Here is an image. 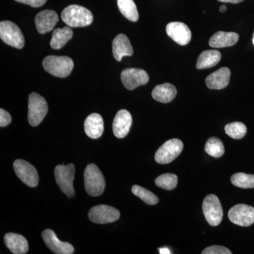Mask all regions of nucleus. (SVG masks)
I'll list each match as a JSON object with an SVG mask.
<instances>
[{"mask_svg":"<svg viewBox=\"0 0 254 254\" xmlns=\"http://www.w3.org/2000/svg\"><path fill=\"white\" fill-rule=\"evenodd\" d=\"M62 19L69 27H85L93 21L91 11L79 5H69L63 10Z\"/></svg>","mask_w":254,"mask_h":254,"instance_id":"f257e3e1","label":"nucleus"},{"mask_svg":"<svg viewBox=\"0 0 254 254\" xmlns=\"http://www.w3.org/2000/svg\"><path fill=\"white\" fill-rule=\"evenodd\" d=\"M43 66L47 72L59 78L67 77L73 68V62L66 56L46 57L43 62Z\"/></svg>","mask_w":254,"mask_h":254,"instance_id":"f03ea898","label":"nucleus"},{"mask_svg":"<svg viewBox=\"0 0 254 254\" xmlns=\"http://www.w3.org/2000/svg\"><path fill=\"white\" fill-rule=\"evenodd\" d=\"M84 183L86 192L92 196L103 194L105 188V177L95 164H90L84 172Z\"/></svg>","mask_w":254,"mask_h":254,"instance_id":"7ed1b4c3","label":"nucleus"},{"mask_svg":"<svg viewBox=\"0 0 254 254\" xmlns=\"http://www.w3.org/2000/svg\"><path fill=\"white\" fill-rule=\"evenodd\" d=\"M48 112L46 99L41 95L32 93L28 98V123L32 127H36L44 120Z\"/></svg>","mask_w":254,"mask_h":254,"instance_id":"20e7f679","label":"nucleus"},{"mask_svg":"<svg viewBox=\"0 0 254 254\" xmlns=\"http://www.w3.org/2000/svg\"><path fill=\"white\" fill-rule=\"evenodd\" d=\"M0 38L6 44L17 49H21L24 46L25 39L22 32L17 25L11 21H1Z\"/></svg>","mask_w":254,"mask_h":254,"instance_id":"39448f33","label":"nucleus"},{"mask_svg":"<svg viewBox=\"0 0 254 254\" xmlns=\"http://www.w3.org/2000/svg\"><path fill=\"white\" fill-rule=\"evenodd\" d=\"M202 208L205 220L210 226L220 225L223 218V210L218 196L214 194L207 195L203 200Z\"/></svg>","mask_w":254,"mask_h":254,"instance_id":"423d86ee","label":"nucleus"},{"mask_svg":"<svg viewBox=\"0 0 254 254\" xmlns=\"http://www.w3.org/2000/svg\"><path fill=\"white\" fill-rule=\"evenodd\" d=\"M55 179L60 190L68 197L74 195L73 180L75 175V166L73 164L67 165H58L55 169Z\"/></svg>","mask_w":254,"mask_h":254,"instance_id":"0eeeda50","label":"nucleus"},{"mask_svg":"<svg viewBox=\"0 0 254 254\" xmlns=\"http://www.w3.org/2000/svg\"><path fill=\"white\" fill-rule=\"evenodd\" d=\"M183 148V143L180 139L168 140L157 150L155 155V161L161 165L170 163L181 154Z\"/></svg>","mask_w":254,"mask_h":254,"instance_id":"6e6552de","label":"nucleus"},{"mask_svg":"<svg viewBox=\"0 0 254 254\" xmlns=\"http://www.w3.org/2000/svg\"><path fill=\"white\" fill-rule=\"evenodd\" d=\"M228 217L235 225L250 227L254 223V208L246 204L234 205L229 210Z\"/></svg>","mask_w":254,"mask_h":254,"instance_id":"1a4fd4ad","label":"nucleus"},{"mask_svg":"<svg viewBox=\"0 0 254 254\" xmlns=\"http://www.w3.org/2000/svg\"><path fill=\"white\" fill-rule=\"evenodd\" d=\"M121 80L125 88L132 91L138 86L146 84L149 81V76L141 68H128L122 71Z\"/></svg>","mask_w":254,"mask_h":254,"instance_id":"9d476101","label":"nucleus"},{"mask_svg":"<svg viewBox=\"0 0 254 254\" xmlns=\"http://www.w3.org/2000/svg\"><path fill=\"white\" fill-rule=\"evenodd\" d=\"M120 217L118 209L106 205H98L90 210L88 218L96 224H107L117 221Z\"/></svg>","mask_w":254,"mask_h":254,"instance_id":"9b49d317","label":"nucleus"},{"mask_svg":"<svg viewBox=\"0 0 254 254\" xmlns=\"http://www.w3.org/2000/svg\"><path fill=\"white\" fill-rule=\"evenodd\" d=\"M15 173L18 178L30 187L38 186L39 182L38 172L35 167L26 160H16L14 163Z\"/></svg>","mask_w":254,"mask_h":254,"instance_id":"f8f14e48","label":"nucleus"},{"mask_svg":"<svg viewBox=\"0 0 254 254\" xmlns=\"http://www.w3.org/2000/svg\"><path fill=\"white\" fill-rule=\"evenodd\" d=\"M42 237L47 247L54 254H71L74 252V249L71 244L60 241L55 232L50 229L44 230L42 233Z\"/></svg>","mask_w":254,"mask_h":254,"instance_id":"ddd939ff","label":"nucleus"},{"mask_svg":"<svg viewBox=\"0 0 254 254\" xmlns=\"http://www.w3.org/2000/svg\"><path fill=\"white\" fill-rule=\"evenodd\" d=\"M166 33L170 38L180 46H186L191 39V32L184 23H168L166 26Z\"/></svg>","mask_w":254,"mask_h":254,"instance_id":"4468645a","label":"nucleus"},{"mask_svg":"<svg viewBox=\"0 0 254 254\" xmlns=\"http://www.w3.org/2000/svg\"><path fill=\"white\" fill-rule=\"evenodd\" d=\"M132 117L129 112L121 110L114 119L113 128L114 134L118 138H123L128 134L131 128Z\"/></svg>","mask_w":254,"mask_h":254,"instance_id":"2eb2a0df","label":"nucleus"},{"mask_svg":"<svg viewBox=\"0 0 254 254\" xmlns=\"http://www.w3.org/2000/svg\"><path fill=\"white\" fill-rule=\"evenodd\" d=\"M59 20L58 14L53 10H44L36 15L35 23L38 33L45 34L53 30Z\"/></svg>","mask_w":254,"mask_h":254,"instance_id":"dca6fc26","label":"nucleus"},{"mask_svg":"<svg viewBox=\"0 0 254 254\" xmlns=\"http://www.w3.org/2000/svg\"><path fill=\"white\" fill-rule=\"evenodd\" d=\"M230 70L227 67H222L209 75L205 79V83L210 89L220 90L226 88L230 83Z\"/></svg>","mask_w":254,"mask_h":254,"instance_id":"f3484780","label":"nucleus"},{"mask_svg":"<svg viewBox=\"0 0 254 254\" xmlns=\"http://www.w3.org/2000/svg\"><path fill=\"white\" fill-rule=\"evenodd\" d=\"M84 129L87 136L96 139L103 135L104 131V122L99 114L93 113L90 115L84 123Z\"/></svg>","mask_w":254,"mask_h":254,"instance_id":"a211bd4d","label":"nucleus"},{"mask_svg":"<svg viewBox=\"0 0 254 254\" xmlns=\"http://www.w3.org/2000/svg\"><path fill=\"white\" fill-rule=\"evenodd\" d=\"M113 53L117 61L120 62L125 56H131L133 53L129 40L125 34H119L113 42Z\"/></svg>","mask_w":254,"mask_h":254,"instance_id":"6ab92c4d","label":"nucleus"},{"mask_svg":"<svg viewBox=\"0 0 254 254\" xmlns=\"http://www.w3.org/2000/svg\"><path fill=\"white\" fill-rule=\"evenodd\" d=\"M240 36L235 32L218 31L210 38L209 45L215 48L231 47L236 44Z\"/></svg>","mask_w":254,"mask_h":254,"instance_id":"aec40b11","label":"nucleus"},{"mask_svg":"<svg viewBox=\"0 0 254 254\" xmlns=\"http://www.w3.org/2000/svg\"><path fill=\"white\" fill-rule=\"evenodd\" d=\"M4 243L13 254H24L28 252V243L22 235L15 233L6 234Z\"/></svg>","mask_w":254,"mask_h":254,"instance_id":"412c9836","label":"nucleus"},{"mask_svg":"<svg viewBox=\"0 0 254 254\" xmlns=\"http://www.w3.org/2000/svg\"><path fill=\"white\" fill-rule=\"evenodd\" d=\"M177 89L171 83H165L158 85L152 91V97L156 101L162 103H168L175 98Z\"/></svg>","mask_w":254,"mask_h":254,"instance_id":"4be33fe9","label":"nucleus"},{"mask_svg":"<svg viewBox=\"0 0 254 254\" xmlns=\"http://www.w3.org/2000/svg\"><path fill=\"white\" fill-rule=\"evenodd\" d=\"M72 37L73 31L69 26H65L63 28H56L52 34L50 46L54 50L61 49L72 38Z\"/></svg>","mask_w":254,"mask_h":254,"instance_id":"5701e85b","label":"nucleus"},{"mask_svg":"<svg viewBox=\"0 0 254 254\" xmlns=\"http://www.w3.org/2000/svg\"><path fill=\"white\" fill-rule=\"evenodd\" d=\"M221 59V54L217 50H205L198 57L196 63L198 69H203L215 66Z\"/></svg>","mask_w":254,"mask_h":254,"instance_id":"b1692460","label":"nucleus"},{"mask_svg":"<svg viewBox=\"0 0 254 254\" xmlns=\"http://www.w3.org/2000/svg\"><path fill=\"white\" fill-rule=\"evenodd\" d=\"M118 6L120 12L127 19L133 22L138 21L139 14L133 0H118Z\"/></svg>","mask_w":254,"mask_h":254,"instance_id":"393cba45","label":"nucleus"},{"mask_svg":"<svg viewBox=\"0 0 254 254\" xmlns=\"http://www.w3.org/2000/svg\"><path fill=\"white\" fill-rule=\"evenodd\" d=\"M205 150L210 156L220 158L225 153V147L220 138L211 137L205 143Z\"/></svg>","mask_w":254,"mask_h":254,"instance_id":"a878e982","label":"nucleus"},{"mask_svg":"<svg viewBox=\"0 0 254 254\" xmlns=\"http://www.w3.org/2000/svg\"><path fill=\"white\" fill-rule=\"evenodd\" d=\"M232 185L242 189L254 188V175L244 173L235 174L231 177Z\"/></svg>","mask_w":254,"mask_h":254,"instance_id":"bb28decb","label":"nucleus"},{"mask_svg":"<svg viewBox=\"0 0 254 254\" xmlns=\"http://www.w3.org/2000/svg\"><path fill=\"white\" fill-rule=\"evenodd\" d=\"M155 185L165 190H173L176 188L178 183V177L175 174H163L157 177Z\"/></svg>","mask_w":254,"mask_h":254,"instance_id":"cd10ccee","label":"nucleus"},{"mask_svg":"<svg viewBox=\"0 0 254 254\" xmlns=\"http://www.w3.org/2000/svg\"><path fill=\"white\" fill-rule=\"evenodd\" d=\"M132 193L139 197L146 204L155 205L158 203V198L151 191L138 185H134L131 188Z\"/></svg>","mask_w":254,"mask_h":254,"instance_id":"c85d7f7f","label":"nucleus"},{"mask_svg":"<svg viewBox=\"0 0 254 254\" xmlns=\"http://www.w3.org/2000/svg\"><path fill=\"white\" fill-rule=\"evenodd\" d=\"M225 131L229 136L234 139H241L245 136L247 128L245 124L237 122L227 125L225 127Z\"/></svg>","mask_w":254,"mask_h":254,"instance_id":"c756f323","label":"nucleus"},{"mask_svg":"<svg viewBox=\"0 0 254 254\" xmlns=\"http://www.w3.org/2000/svg\"><path fill=\"white\" fill-rule=\"evenodd\" d=\"M232 252L222 246L214 245L207 247L202 252V254H232Z\"/></svg>","mask_w":254,"mask_h":254,"instance_id":"7c9ffc66","label":"nucleus"},{"mask_svg":"<svg viewBox=\"0 0 254 254\" xmlns=\"http://www.w3.org/2000/svg\"><path fill=\"white\" fill-rule=\"evenodd\" d=\"M11 122V117L6 110H0V127L8 126Z\"/></svg>","mask_w":254,"mask_h":254,"instance_id":"2f4dec72","label":"nucleus"},{"mask_svg":"<svg viewBox=\"0 0 254 254\" xmlns=\"http://www.w3.org/2000/svg\"><path fill=\"white\" fill-rule=\"evenodd\" d=\"M18 2L28 4L32 7H41L46 4L47 0H16Z\"/></svg>","mask_w":254,"mask_h":254,"instance_id":"473e14b6","label":"nucleus"},{"mask_svg":"<svg viewBox=\"0 0 254 254\" xmlns=\"http://www.w3.org/2000/svg\"><path fill=\"white\" fill-rule=\"evenodd\" d=\"M219 1L225 3H232V4H238V3L242 2L244 0H218Z\"/></svg>","mask_w":254,"mask_h":254,"instance_id":"72a5a7b5","label":"nucleus"},{"mask_svg":"<svg viewBox=\"0 0 254 254\" xmlns=\"http://www.w3.org/2000/svg\"><path fill=\"white\" fill-rule=\"evenodd\" d=\"M159 251H160V254H171V252H170L168 248L159 249Z\"/></svg>","mask_w":254,"mask_h":254,"instance_id":"f704fd0d","label":"nucleus"},{"mask_svg":"<svg viewBox=\"0 0 254 254\" xmlns=\"http://www.w3.org/2000/svg\"><path fill=\"white\" fill-rule=\"evenodd\" d=\"M227 11V6L225 5H222L220 7V11L221 13L225 12Z\"/></svg>","mask_w":254,"mask_h":254,"instance_id":"c9c22d12","label":"nucleus"},{"mask_svg":"<svg viewBox=\"0 0 254 254\" xmlns=\"http://www.w3.org/2000/svg\"><path fill=\"white\" fill-rule=\"evenodd\" d=\"M253 43H254V38H253Z\"/></svg>","mask_w":254,"mask_h":254,"instance_id":"e433bc0d","label":"nucleus"}]
</instances>
